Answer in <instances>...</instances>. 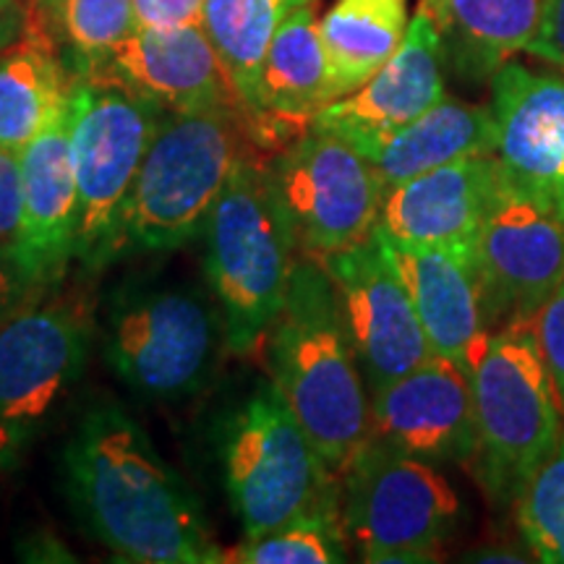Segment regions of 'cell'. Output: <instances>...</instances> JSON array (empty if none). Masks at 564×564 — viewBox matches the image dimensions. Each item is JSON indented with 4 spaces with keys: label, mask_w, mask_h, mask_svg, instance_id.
<instances>
[{
    "label": "cell",
    "mask_w": 564,
    "mask_h": 564,
    "mask_svg": "<svg viewBox=\"0 0 564 564\" xmlns=\"http://www.w3.org/2000/svg\"><path fill=\"white\" fill-rule=\"evenodd\" d=\"M63 476L76 518L121 562H223L199 499L121 405L82 415L63 447Z\"/></svg>",
    "instance_id": "1"
},
{
    "label": "cell",
    "mask_w": 564,
    "mask_h": 564,
    "mask_svg": "<svg viewBox=\"0 0 564 564\" xmlns=\"http://www.w3.org/2000/svg\"><path fill=\"white\" fill-rule=\"evenodd\" d=\"M272 384L340 478L371 436V400L345 333L335 282L314 257H299L285 301L264 337Z\"/></svg>",
    "instance_id": "2"
},
{
    "label": "cell",
    "mask_w": 564,
    "mask_h": 564,
    "mask_svg": "<svg viewBox=\"0 0 564 564\" xmlns=\"http://www.w3.org/2000/svg\"><path fill=\"white\" fill-rule=\"evenodd\" d=\"M202 238L204 270L223 312L228 350L251 356L280 314L299 262V246L267 162L251 154L238 160Z\"/></svg>",
    "instance_id": "3"
},
{
    "label": "cell",
    "mask_w": 564,
    "mask_h": 564,
    "mask_svg": "<svg viewBox=\"0 0 564 564\" xmlns=\"http://www.w3.org/2000/svg\"><path fill=\"white\" fill-rule=\"evenodd\" d=\"M468 379L476 478L494 507H514L562 440V411L533 322L489 333Z\"/></svg>",
    "instance_id": "4"
},
{
    "label": "cell",
    "mask_w": 564,
    "mask_h": 564,
    "mask_svg": "<svg viewBox=\"0 0 564 564\" xmlns=\"http://www.w3.org/2000/svg\"><path fill=\"white\" fill-rule=\"evenodd\" d=\"M251 154L246 110L165 112L123 217V246L175 251L202 236L238 160Z\"/></svg>",
    "instance_id": "5"
},
{
    "label": "cell",
    "mask_w": 564,
    "mask_h": 564,
    "mask_svg": "<svg viewBox=\"0 0 564 564\" xmlns=\"http://www.w3.org/2000/svg\"><path fill=\"white\" fill-rule=\"evenodd\" d=\"M225 489L243 535H262L306 512L340 507V478L272 384H257L220 432Z\"/></svg>",
    "instance_id": "6"
},
{
    "label": "cell",
    "mask_w": 564,
    "mask_h": 564,
    "mask_svg": "<svg viewBox=\"0 0 564 564\" xmlns=\"http://www.w3.org/2000/svg\"><path fill=\"white\" fill-rule=\"evenodd\" d=\"M68 105L79 202L74 259L97 272L123 251L126 207L165 110L102 76H76Z\"/></svg>",
    "instance_id": "7"
},
{
    "label": "cell",
    "mask_w": 564,
    "mask_h": 564,
    "mask_svg": "<svg viewBox=\"0 0 564 564\" xmlns=\"http://www.w3.org/2000/svg\"><path fill=\"white\" fill-rule=\"evenodd\" d=\"M228 348L220 306L183 285H126L105 316L102 350L133 392L183 400L202 392Z\"/></svg>",
    "instance_id": "8"
},
{
    "label": "cell",
    "mask_w": 564,
    "mask_h": 564,
    "mask_svg": "<svg viewBox=\"0 0 564 564\" xmlns=\"http://www.w3.org/2000/svg\"><path fill=\"white\" fill-rule=\"evenodd\" d=\"M345 533L364 562L440 560L460 520V499L436 465L369 440L340 476Z\"/></svg>",
    "instance_id": "9"
},
{
    "label": "cell",
    "mask_w": 564,
    "mask_h": 564,
    "mask_svg": "<svg viewBox=\"0 0 564 564\" xmlns=\"http://www.w3.org/2000/svg\"><path fill=\"white\" fill-rule=\"evenodd\" d=\"M91 312L82 295L21 308L0 327V470H13L82 382Z\"/></svg>",
    "instance_id": "10"
},
{
    "label": "cell",
    "mask_w": 564,
    "mask_h": 564,
    "mask_svg": "<svg viewBox=\"0 0 564 564\" xmlns=\"http://www.w3.org/2000/svg\"><path fill=\"white\" fill-rule=\"evenodd\" d=\"M267 167L299 257L324 259L364 243L377 230L384 183L358 147L335 129L314 123Z\"/></svg>",
    "instance_id": "11"
},
{
    "label": "cell",
    "mask_w": 564,
    "mask_h": 564,
    "mask_svg": "<svg viewBox=\"0 0 564 564\" xmlns=\"http://www.w3.org/2000/svg\"><path fill=\"white\" fill-rule=\"evenodd\" d=\"M319 262L335 282L345 333L369 394L436 356L377 230L364 243L327 253Z\"/></svg>",
    "instance_id": "12"
},
{
    "label": "cell",
    "mask_w": 564,
    "mask_h": 564,
    "mask_svg": "<svg viewBox=\"0 0 564 564\" xmlns=\"http://www.w3.org/2000/svg\"><path fill=\"white\" fill-rule=\"evenodd\" d=\"M476 278L489 333L533 322L564 282V223L505 175L478 232Z\"/></svg>",
    "instance_id": "13"
},
{
    "label": "cell",
    "mask_w": 564,
    "mask_h": 564,
    "mask_svg": "<svg viewBox=\"0 0 564 564\" xmlns=\"http://www.w3.org/2000/svg\"><path fill=\"white\" fill-rule=\"evenodd\" d=\"M491 112L507 183L564 223V76L507 61L491 76Z\"/></svg>",
    "instance_id": "14"
},
{
    "label": "cell",
    "mask_w": 564,
    "mask_h": 564,
    "mask_svg": "<svg viewBox=\"0 0 564 564\" xmlns=\"http://www.w3.org/2000/svg\"><path fill=\"white\" fill-rule=\"evenodd\" d=\"M76 76L123 84L165 112L246 110L202 24L139 30Z\"/></svg>",
    "instance_id": "15"
},
{
    "label": "cell",
    "mask_w": 564,
    "mask_h": 564,
    "mask_svg": "<svg viewBox=\"0 0 564 564\" xmlns=\"http://www.w3.org/2000/svg\"><path fill=\"white\" fill-rule=\"evenodd\" d=\"M19 160L24 202L9 264L13 282L42 291L58 285L76 253L79 202L70 162V105L19 152Z\"/></svg>",
    "instance_id": "16"
},
{
    "label": "cell",
    "mask_w": 564,
    "mask_h": 564,
    "mask_svg": "<svg viewBox=\"0 0 564 564\" xmlns=\"http://www.w3.org/2000/svg\"><path fill=\"white\" fill-rule=\"evenodd\" d=\"M423 463H470L476 413L470 379L460 366L432 356L384 390L371 394V436Z\"/></svg>",
    "instance_id": "17"
},
{
    "label": "cell",
    "mask_w": 564,
    "mask_h": 564,
    "mask_svg": "<svg viewBox=\"0 0 564 564\" xmlns=\"http://www.w3.org/2000/svg\"><path fill=\"white\" fill-rule=\"evenodd\" d=\"M502 186L497 154L465 158L415 175L384 194L377 230L394 243L436 246L474 257Z\"/></svg>",
    "instance_id": "18"
},
{
    "label": "cell",
    "mask_w": 564,
    "mask_h": 564,
    "mask_svg": "<svg viewBox=\"0 0 564 564\" xmlns=\"http://www.w3.org/2000/svg\"><path fill=\"white\" fill-rule=\"evenodd\" d=\"M444 97L442 32L419 9L398 53L361 89L329 102L314 123L335 129L345 139L382 137L415 121Z\"/></svg>",
    "instance_id": "19"
},
{
    "label": "cell",
    "mask_w": 564,
    "mask_h": 564,
    "mask_svg": "<svg viewBox=\"0 0 564 564\" xmlns=\"http://www.w3.org/2000/svg\"><path fill=\"white\" fill-rule=\"evenodd\" d=\"M377 236L411 295L432 350L468 373L489 337L474 257L436 246L394 243L382 230Z\"/></svg>",
    "instance_id": "20"
},
{
    "label": "cell",
    "mask_w": 564,
    "mask_h": 564,
    "mask_svg": "<svg viewBox=\"0 0 564 564\" xmlns=\"http://www.w3.org/2000/svg\"><path fill=\"white\" fill-rule=\"evenodd\" d=\"M371 162L384 188L434 171L447 162L497 152V121L491 105H470L444 97L415 121L382 137L348 139Z\"/></svg>",
    "instance_id": "21"
},
{
    "label": "cell",
    "mask_w": 564,
    "mask_h": 564,
    "mask_svg": "<svg viewBox=\"0 0 564 564\" xmlns=\"http://www.w3.org/2000/svg\"><path fill=\"white\" fill-rule=\"evenodd\" d=\"M74 82L58 40L26 6L24 34L0 55V150H24L66 108Z\"/></svg>",
    "instance_id": "22"
},
{
    "label": "cell",
    "mask_w": 564,
    "mask_h": 564,
    "mask_svg": "<svg viewBox=\"0 0 564 564\" xmlns=\"http://www.w3.org/2000/svg\"><path fill=\"white\" fill-rule=\"evenodd\" d=\"M329 102H335V95L319 37V19L314 6H301L288 13L274 32L253 116H270L308 131Z\"/></svg>",
    "instance_id": "23"
},
{
    "label": "cell",
    "mask_w": 564,
    "mask_h": 564,
    "mask_svg": "<svg viewBox=\"0 0 564 564\" xmlns=\"http://www.w3.org/2000/svg\"><path fill=\"white\" fill-rule=\"evenodd\" d=\"M544 0H444V61L470 82L491 79L535 37Z\"/></svg>",
    "instance_id": "24"
},
{
    "label": "cell",
    "mask_w": 564,
    "mask_h": 564,
    "mask_svg": "<svg viewBox=\"0 0 564 564\" xmlns=\"http://www.w3.org/2000/svg\"><path fill=\"white\" fill-rule=\"evenodd\" d=\"M408 26V0H335L319 19L335 100L361 89L398 53Z\"/></svg>",
    "instance_id": "25"
},
{
    "label": "cell",
    "mask_w": 564,
    "mask_h": 564,
    "mask_svg": "<svg viewBox=\"0 0 564 564\" xmlns=\"http://www.w3.org/2000/svg\"><path fill=\"white\" fill-rule=\"evenodd\" d=\"M285 17L280 0H204L202 26L249 116L259 108L267 51Z\"/></svg>",
    "instance_id": "26"
},
{
    "label": "cell",
    "mask_w": 564,
    "mask_h": 564,
    "mask_svg": "<svg viewBox=\"0 0 564 564\" xmlns=\"http://www.w3.org/2000/svg\"><path fill=\"white\" fill-rule=\"evenodd\" d=\"M26 6L45 19L74 76L139 30L133 0H32Z\"/></svg>",
    "instance_id": "27"
},
{
    "label": "cell",
    "mask_w": 564,
    "mask_h": 564,
    "mask_svg": "<svg viewBox=\"0 0 564 564\" xmlns=\"http://www.w3.org/2000/svg\"><path fill=\"white\" fill-rule=\"evenodd\" d=\"M340 507L306 512L262 535H246L241 544L223 549L225 564H337L345 562Z\"/></svg>",
    "instance_id": "28"
},
{
    "label": "cell",
    "mask_w": 564,
    "mask_h": 564,
    "mask_svg": "<svg viewBox=\"0 0 564 564\" xmlns=\"http://www.w3.org/2000/svg\"><path fill=\"white\" fill-rule=\"evenodd\" d=\"M514 507L523 541L535 560L564 564V432Z\"/></svg>",
    "instance_id": "29"
},
{
    "label": "cell",
    "mask_w": 564,
    "mask_h": 564,
    "mask_svg": "<svg viewBox=\"0 0 564 564\" xmlns=\"http://www.w3.org/2000/svg\"><path fill=\"white\" fill-rule=\"evenodd\" d=\"M533 329L535 337H539L549 379H552L556 403H560V411L564 415V282L533 319Z\"/></svg>",
    "instance_id": "30"
},
{
    "label": "cell",
    "mask_w": 564,
    "mask_h": 564,
    "mask_svg": "<svg viewBox=\"0 0 564 564\" xmlns=\"http://www.w3.org/2000/svg\"><path fill=\"white\" fill-rule=\"evenodd\" d=\"M21 160L17 152L0 150V259L9 262L21 225Z\"/></svg>",
    "instance_id": "31"
},
{
    "label": "cell",
    "mask_w": 564,
    "mask_h": 564,
    "mask_svg": "<svg viewBox=\"0 0 564 564\" xmlns=\"http://www.w3.org/2000/svg\"><path fill=\"white\" fill-rule=\"evenodd\" d=\"M141 30H178L202 24L204 0H133Z\"/></svg>",
    "instance_id": "32"
},
{
    "label": "cell",
    "mask_w": 564,
    "mask_h": 564,
    "mask_svg": "<svg viewBox=\"0 0 564 564\" xmlns=\"http://www.w3.org/2000/svg\"><path fill=\"white\" fill-rule=\"evenodd\" d=\"M525 53L564 70V0H544L539 30Z\"/></svg>",
    "instance_id": "33"
},
{
    "label": "cell",
    "mask_w": 564,
    "mask_h": 564,
    "mask_svg": "<svg viewBox=\"0 0 564 564\" xmlns=\"http://www.w3.org/2000/svg\"><path fill=\"white\" fill-rule=\"evenodd\" d=\"M24 26H26V6L24 9L0 13V55L9 51L13 42L24 34Z\"/></svg>",
    "instance_id": "34"
},
{
    "label": "cell",
    "mask_w": 564,
    "mask_h": 564,
    "mask_svg": "<svg viewBox=\"0 0 564 564\" xmlns=\"http://www.w3.org/2000/svg\"><path fill=\"white\" fill-rule=\"evenodd\" d=\"M465 560L468 562H528V556H523L512 546H484V549H474V552H468Z\"/></svg>",
    "instance_id": "35"
},
{
    "label": "cell",
    "mask_w": 564,
    "mask_h": 564,
    "mask_svg": "<svg viewBox=\"0 0 564 564\" xmlns=\"http://www.w3.org/2000/svg\"><path fill=\"white\" fill-rule=\"evenodd\" d=\"M419 9H423L429 13V17H432L436 24H440V19H442V11H444V0H421V6Z\"/></svg>",
    "instance_id": "36"
},
{
    "label": "cell",
    "mask_w": 564,
    "mask_h": 564,
    "mask_svg": "<svg viewBox=\"0 0 564 564\" xmlns=\"http://www.w3.org/2000/svg\"><path fill=\"white\" fill-rule=\"evenodd\" d=\"M282 9H285V13H291L295 9H301V6H314V0H280Z\"/></svg>",
    "instance_id": "37"
},
{
    "label": "cell",
    "mask_w": 564,
    "mask_h": 564,
    "mask_svg": "<svg viewBox=\"0 0 564 564\" xmlns=\"http://www.w3.org/2000/svg\"><path fill=\"white\" fill-rule=\"evenodd\" d=\"M17 9H24V3H21V0H0V13L17 11Z\"/></svg>",
    "instance_id": "38"
},
{
    "label": "cell",
    "mask_w": 564,
    "mask_h": 564,
    "mask_svg": "<svg viewBox=\"0 0 564 564\" xmlns=\"http://www.w3.org/2000/svg\"><path fill=\"white\" fill-rule=\"evenodd\" d=\"M21 3H24V6H26V3H32V0H21Z\"/></svg>",
    "instance_id": "39"
}]
</instances>
